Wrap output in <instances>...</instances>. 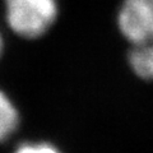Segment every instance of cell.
<instances>
[{"label": "cell", "mask_w": 153, "mask_h": 153, "mask_svg": "<svg viewBox=\"0 0 153 153\" xmlns=\"http://www.w3.org/2000/svg\"><path fill=\"white\" fill-rule=\"evenodd\" d=\"M4 3L8 26L26 38L44 35L57 16L56 0H4Z\"/></svg>", "instance_id": "2"}, {"label": "cell", "mask_w": 153, "mask_h": 153, "mask_svg": "<svg viewBox=\"0 0 153 153\" xmlns=\"http://www.w3.org/2000/svg\"><path fill=\"white\" fill-rule=\"evenodd\" d=\"M117 26L131 45L128 60L133 71L143 79H153V0H124Z\"/></svg>", "instance_id": "1"}, {"label": "cell", "mask_w": 153, "mask_h": 153, "mask_svg": "<svg viewBox=\"0 0 153 153\" xmlns=\"http://www.w3.org/2000/svg\"><path fill=\"white\" fill-rule=\"evenodd\" d=\"M13 153H60L49 143H26L19 146Z\"/></svg>", "instance_id": "4"}, {"label": "cell", "mask_w": 153, "mask_h": 153, "mask_svg": "<svg viewBox=\"0 0 153 153\" xmlns=\"http://www.w3.org/2000/svg\"><path fill=\"white\" fill-rule=\"evenodd\" d=\"M1 46H3V41H1V37H0V52H1Z\"/></svg>", "instance_id": "5"}, {"label": "cell", "mask_w": 153, "mask_h": 153, "mask_svg": "<svg viewBox=\"0 0 153 153\" xmlns=\"http://www.w3.org/2000/svg\"><path fill=\"white\" fill-rule=\"evenodd\" d=\"M19 124L18 110L10 98L0 91V142L8 139L16 131Z\"/></svg>", "instance_id": "3"}]
</instances>
